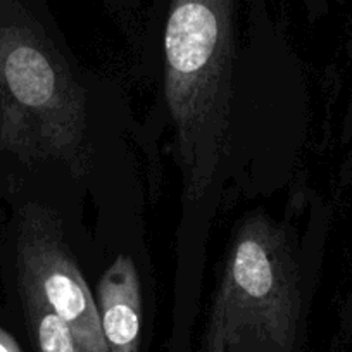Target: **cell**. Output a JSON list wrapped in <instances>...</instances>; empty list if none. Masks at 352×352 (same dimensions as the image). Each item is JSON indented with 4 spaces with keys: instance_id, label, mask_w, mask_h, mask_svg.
<instances>
[{
    "instance_id": "cell-1",
    "label": "cell",
    "mask_w": 352,
    "mask_h": 352,
    "mask_svg": "<svg viewBox=\"0 0 352 352\" xmlns=\"http://www.w3.org/2000/svg\"><path fill=\"white\" fill-rule=\"evenodd\" d=\"M121 100L78 64L49 0H0V197L26 194L67 225L121 151Z\"/></svg>"
},
{
    "instance_id": "cell-2",
    "label": "cell",
    "mask_w": 352,
    "mask_h": 352,
    "mask_svg": "<svg viewBox=\"0 0 352 352\" xmlns=\"http://www.w3.org/2000/svg\"><path fill=\"white\" fill-rule=\"evenodd\" d=\"M245 2L164 0L159 11L162 130L180 175L173 282L178 330L190 328L201 307L212 223L240 164L239 26Z\"/></svg>"
},
{
    "instance_id": "cell-3",
    "label": "cell",
    "mask_w": 352,
    "mask_h": 352,
    "mask_svg": "<svg viewBox=\"0 0 352 352\" xmlns=\"http://www.w3.org/2000/svg\"><path fill=\"white\" fill-rule=\"evenodd\" d=\"M302 314L294 228L250 212L226 249L199 352H296Z\"/></svg>"
},
{
    "instance_id": "cell-4",
    "label": "cell",
    "mask_w": 352,
    "mask_h": 352,
    "mask_svg": "<svg viewBox=\"0 0 352 352\" xmlns=\"http://www.w3.org/2000/svg\"><path fill=\"white\" fill-rule=\"evenodd\" d=\"M96 304L109 352H140L144 283L133 254L121 250L104 270Z\"/></svg>"
},
{
    "instance_id": "cell-5",
    "label": "cell",
    "mask_w": 352,
    "mask_h": 352,
    "mask_svg": "<svg viewBox=\"0 0 352 352\" xmlns=\"http://www.w3.org/2000/svg\"><path fill=\"white\" fill-rule=\"evenodd\" d=\"M9 300L28 327L38 352H83L67 324L33 294L21 287L2 283Z\"/></svg>"
},
{
    "instance_id": "cell-6",
    "label": "cell",
    "mask_w": 352,
    "mask_h": 352,
    "mask_svg": "<svg viewBox=\"0 0 352 352\" xmlns=\"http://www.w3.org/2000/svg\"><path fill=\"white\" fill-rule=\"evenodd\" d=\"M124 23L133 21L137 16L138 9H140L142 0H104Z\"/></svg>"
},
{
    "instance_id": "cell-7",
    "label": "cell",
    "mask_w": 352,
    "mask_h": 352,
    "mask_svg": "<svg viewBox=\"0 0 352 352\" xmlns=\"http://www.w3.org/2000/svg\"><path fill=\"white\" fill-rule=\"evenodd\" d=\"M0 352H23L16 338L0 327Z\"/></svg>"
},
{
    "instance_id": "cell-8",
    "label": "cell",
    "mask_w": 352,
    "mask_h": 352,
    "mask_svg": "<svg viewBox=\"0 0 352 352\" xmlns=\"http://www.w3.org/2000/svg\"><path fill=\"white\" fill-rule=\"evenodd\" d=\"M304 6H306V11L309 12V16H314L321 9V6H324L327 0H302Z\"/></svg>"
}]
</instances>
